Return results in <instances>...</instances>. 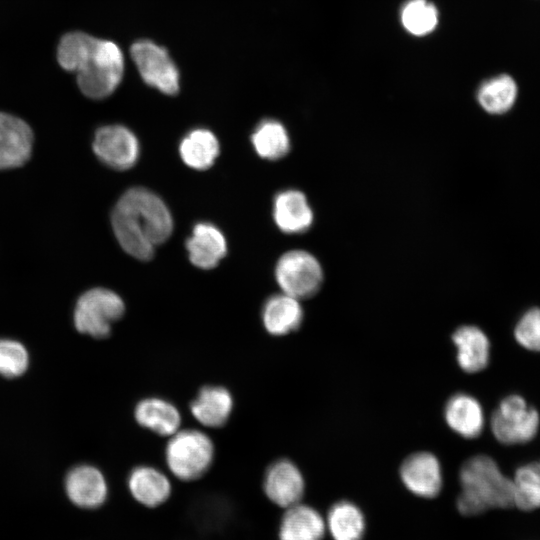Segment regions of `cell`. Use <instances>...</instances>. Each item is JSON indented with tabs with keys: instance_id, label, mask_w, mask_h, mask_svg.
<instances>
[{
	"instance_id": "19",
	"label": "cell",
	"mask_w": 540,
	"mask_h": 540,
	"mask_svg": "<svg viewBox=\"0 0 540 540\" xmlns=\"http://www.w3.org/2000/svg\"><path fill=\"white\" fill-rule=\"evenodd\" d=\"M452 341L457 348V361L462 370L475 373L487 366L489 341L480 328L461 326L452 334Z\"/></svg>"
},
{
	"instance_id": "2",
	"label": "cell",
	"mask_w": 540,
	"mask_h": 540,
	"mask_svg": "<svg viewBox=\"0 0 540 540\" xmlns=\"http://www.w3.org/2000/svg\"><path fill=\"white\" fill-rule=\"evenodd\" d=\"M461 492L457 508L465 516L477 515L493 508L514 506L513 482L487 455L467 459L459 473Z\"/></svg>"
},
{
	"instance_id": "31",
	"label": "cell",
	"mask_w": 540,
	"mask_h": 540,
	"mask_svg": "<svg viewBox=\"0 0 540 540\" xmlns=\"http://www.w3.org/2000/svg\"><path fill=\"white\" fill-rule=\"evenodd\" d=\"M517 342L532 351H540V309L528 310L515 327Z\"/></svg>"
},
{
	"instance_id": "13",
	"label": "cell",
	"mask_w": 540,
	"mask_h": 540,
	"mask_svg": "<svg viewBox=\"0 0 540 540\" xmlns=\"http://www.w3.org/2000/svg\"><path fill=\"white\" fill-rule=\"evenodd\" d=\"M65 491L69 500L83 509L101 506L108 494L104 475L92 465H78L65 478Z\"/></svg>"
},
{
	"instance_id": "8",
	"label": "cell",
	"mask_w": 540,
	"mask_h": 540,
	"mask_svg": "<svg viewBox=\"0 0 540 540\" xmlns=\"http://www.w3.org/2000/svg\"><path fill=\"white\" fill-rule=\"evenodd\" d=\"M130 52L146 84L166 95L177 94L179 72L163 47L149 40H140L131 46Z\"/></svg>"
},
{
	"instance_id": "15",
	"label": "cell",
	"mask_w": 540,
	"mask_h": 540,
	"mask_svg": "<svg viewBox=\"0 0 540 540\" xmlns=\"http://www.w3.org/2000/svg\"><path fill=\"white\" fill-rule=\"evenodd\" d=\"M190 262L203 270L215 268L226 256L227 242L222 231L212 223L194 225L186 241Z\"/></svg>"
},
{
	"instance_id": "30",
	"label": "cell",
	"mask_w": 540,
	"mask_h": 540,
	"mask_svg": "<svg viewBox=\"0 0 540 540\" xmlns=\"http://www.w3.org/2000/svg\"><path fill=\"white\" fill-rule=\"evenodd\" d=\"M28 363V352L20 342L0 339V375L18 377L26 371Z\"/></svg>"
},
{
	"instance_id": "16",
	"label": "cell",
	"mask_w": 540,
	"mask_h": 540,
	"mask_svg": "<svg viewBox=\"0 0 540 540\" xmlns=\"http://www.w3.org/2000/svg\"><path fill=\"white\" fill-rule=\"evenodd\" d=\"M303 315L300 300L283 292L267 298L261 311L263 326L273 336H283L297 330Z\"/></svg>"
},
{
	"instance_id": "14",
	"label": "cell",
	"mask_w": 540,
	"mask_h": 540,
	"mask_svg": "<svg viewBox=\"0 0 540 540\" xmlns=\"http://www.w3.org/2000/svg\"><path fill=\"white\" fill-rule=\"evenodd\" d=\"M273 219L284 233L299 234L310 229L314 213L305 194L296 189L278 192L273 201Z\"/></svg>"
},
{
	"instance_id": "25",
	"label": "cell",
	"mask_w": 540,
	"mask_h": 540,
	"mask_svg": "<svg viewBox=\"0 0 540 540\" xmlns=\"http://www.w3.org/2000/svg\"><path fill=\"white\" fill-rule=\"evenodd\" d=\"M255 152L266 160H279L290 151V136L286 127L278 120L263 119L251 134Z\"/></svg>"
},
{
	"instance_id": "27",
	"label": "cell",
	"mask_w": 540,
	"mask_h": 540,
	"mask_svg": "<svg viewBox=\"0 0 540 540\" xmlns=\"http://www.w3.org/2000/svg\"><path fill=\"white\" fill-rule=\"evenodd\" d=\"M512 482L514 506L523 511L540 508V460L519 467Z\"/></svg>"
},
{
	"instance_id": "20",
	"label": "cell",
	"mask_w": 540,
	"mask_h": 540,
	"mask_svg": "<svg viewBox=\"0 0 540 540\" xmlns=\"http://www.w3.org/2000/svg\"><path fill=\"white\" fill-rule=\"evenodd\" d=\"M128 488L137 502L150 508L163 504L171 493L166 475L151 466L135 467L129 474Z\"/></svg>"
},
{
	"instance_id": "28",
	"label": "cell",
	"mask_w": 540,
	"mask_h": 540,
	"mask_svg": "<svg viewBox=\"0 0 540 540\" xmlns=\"http://www.w3.org/2000/svg\"><path fill=\"white\" fill-rule=\"evenodd\" d=\"M400 19L407 32L414 36H424L436 28L438 11L427 0H408L401 8Z\"/></svg>"
},
{
	"instance_id": "17",
	"label": "cell",
	"mask_w": 540,
	"mask_h": 540,
	"mask_svg": "<svg viewBox=\"0 0 540 540\" xmlns=\"http://www.w3.org/2000/svg\"><path fill=\"white\" fill-rule=\"evenodd\" d=\"M233 410V397L222 386H204L190 404L194 418L204 426L222 427L226 424Z\"/></svg>"
},
{
	"instance_id": "12",
	"label": "cell",
	"mask_w": 540,
	"mask_h": 540,
	"mask_svg": "<svg viewBox=\"0 0 540 540\" xmlns=\"http://www.w3.org/2000/svg\"><path fill=\"white\" fill-rule=\"evenodd\" d=\"M400 476L406 488L420 497H435L442 487L440 463L429 452L409 455L400 467Z\"/></svg>"
},
{
	"instance_id": "26",
	"label": "cell",
	"mask_w": 540,
	"mask_h": 540,
	"mask_svg": "<svg viewBox=\"0 0 540 540\" xmlns=\"http://www.w3.org/2000/svg\"><path fill=\"white\" fill-rule=\"evenodd\" d=\"M327 525L334 540H361L365 530L362 512L348 501L337 502L330 508Z\"/></svg>"
},
{
	"instance_id": "4",
	"label": "cell",
	"mask_w": 540,
	"mask_h": 540,
	"mask_svg": "<svg viewBox=\"0 0 540 540\" xmlns=\"http://www.w3.org/2000/svg\"><path fill=\"white\" fill-rule=\"evenodd\" d=\"M165 458L175 477L182 481L196 480L210 468L214 445L210 437L200 430L177 431L167 443Z\"/></svg>"
},
{
	"instance_id": "6",
	"label": "cell",
	"mask_w": 540,
	"mask_h": 540,
	"mask_svg": "<svg viewBox=\"0 0 540 540\" xmlns=\"http://www.w3.org/2000/svg\"><path fill=\"white\" fill-rule=\"evenodd\" d=\"M274 275L282 292L300 301L315 295L324 279L319 260L302 249L282 254L276 262Z\"/></svg>"
},
{
	"instance_id": "9",
	"label": "cell",
	"mask_w": 540,
	"mask_h": 540,
	"mask_svg": "<svg viewBox=\"0 0 540 540\" xmlns=\"http://www.w3.org/2000/svg\"><path fill=\"white\" fill-rule=\"evenodd\" d=\"M92 149L102 163L116 170L132 168L140 154L136 135L129 128L119 124L105 125L97 129Z\"/></svg>"
},
{
	"instance_id": "5",
	"label": "cell",
	"mask_w": 540,
	"mask_h": 540,
	"mask_svg": "<svg viewBox=\"0 0 540 540\" xmlns=\"http://www.w3.org/2000/svg\"><path fill=\"white\" fill-rule=\"evenodd\" d=\"M124 313L125 303L117 293L107 288H92L85 291L76 302L74 325L80 333L105 338Z\"/></svg>"
},
{
	"instance_id": "21",
	"label": "cell",
	"mask_w": 540,
	"mask_h": 540,
	"mask_svg": "<svg viewBox=\"0 0 540 540\" xmlns=\"http://www.w3.org/2000/svg\"><path fill=\"white\" fill-rule=\"evenodd\" d=\"M134 416L140 426L161 436H172L181 424V415L177 407L158 397L139 401Z\"/></svg>"
},
{
	"instance_id": "29",
	"label": "cell",
	"mask_w": 540,
	"mask_h": 540,
	"mask_svg": "<svg viewBox=\"0 0 540 540\" xmlns=\"http://www.w3.org/2000/svg\"><path fill=\"white\" fill-rule=\"evenodd\" d=\"M95 37L83 32L66 34L58 46V61L67 71H77Z\"/></svg>"
},
{
	"instance_id": "1",
	"label": "cell",
	"mask_w": 540,
	"mask_h": 540,
	"mask_svg": "<svg viewBox=\"0 0 540 540\" xmlns=\"http://www.w3.org/2000/svg\"><path fill=\"white\" fill-rule=\"evenodd\" d=\"M111 223L122 249L141 261L152 259L155 248L168 240L173 231V218L167 205L143 187L130 188L119 198Z\"/></svg>"
},
{
	"instance_id": "10",
	"label": "cell",
	"mask_w": 540,
	"mask_h": 540,
	"mask_svg": "<svg viewBox=\"0 0 540 540\" xmlns=\"http://www.w3.org/2000/svg\"><path fill=\"white\" fill-rule=\"evenodd\" d=\"M33 132L22 119L0 112V170L25 164L33 149Z\"/></svg>"
},
{
	"instance_id": "3",
	"label": "cell",
	"mask_w": 540,
	"mask_h": 540,
	"mask_svg": "<svg viewBox=\"0 0 540 540\" xmlns=\"http://www.w3.org/2000/svg\"><path fill=\"white\" fill-rule=\"evenodd\" d=\"M76 72L78 86L85 96L106 98L122 80L123 54L114 42L95 38Z\"/></svg>"
},
{
	"instance_id": "24",
	"label": "cell",
	"mask_w": 540,
	"mask_h": 540,
	"mask_svg": "<svg viewBox=\"0 0 540 540\" xmlns=\"http://www.w3.org/2000/svg\"><path fill=\"white\" fill-rule=\"evenodd\" d=\"M518 97V85L508 74H498L484 80L478 87L476 99L489 114L500 115L512 109Z\"/></svg>"
},
{
	"instance_id": "7",
	"label": "cell",
	"mask_w": 540,
	"mask_h": 540,
	"mask_svg": "<svg viewBox=\"0 0 540 540\" xmlns=\"http://www.w3.org/2000/svg\"><path fill=\"white\" fill-rule=\"evenodd\" d=\"M539 425L537 411L518 395L504 398L491 416V430L496 439L507 445L533 439Z\"/></svg>"
},
{
	"instance_id": "18",
	"label": "cell",
	"mask_w": 540,
	"mask_h": 540,
	"mask_svg": "<svg viewBox=\"0 0 540 540\" xmlns=\"http://www.w3.org/2000/svg\"><path fill=\"white\" fill-rule=\"evenodd\" d=\"M444 417L453 431L469 439L479 436L484 425L480 403L465 393L454 394L448 399Z\"/></svg>"
},
{
	"instance_id": "23",
	"label": "cell",
	"mask_w": 540,
	"mask_h": 540,
	"mask_svg": "<svg viewBox=\"0 0 540 540\" xmlns=\"http://www.w3.org/2000/svg\"><path fill=\"white\" fill-rule=\"evenodd\" d=\"M220 153V145L213 132L206 128L189 131L179 144L182 161L190 168L205 170L210 168Z\"/></svg>"
},
{
	"instance_id": "22",
	"label": "cell",
	"mask_w": 540,
	"mask_h": 540,
	"mask_svg": "<svg viewBox=\"0 0 540 540\" xmlns=\"http://www.w3.org/2000/svg\"><path fill=\"white\" fill-rule=\"evenodd\" d=\"M325 533L322 516L312 507L296 504L286 509L279 528L280 540H321Z\"/></svg>"
},
{
	"instance_id": "11",
	"label": "cell",
	"mask_w": 540,
	"mask_h": 540,
	"mask_svg": "<svg viewBox=\"0 0 540 540\" xmlns=\"http://www.w3.org/2000/svg\"><path fill=\"white\" fill-rule=\"evenodd\" d=\"M263 487L270 501L287 509L300 503L305 484L300 470L293 462L279 459L267 468Z\"/></svg>"
}]
</instances>
